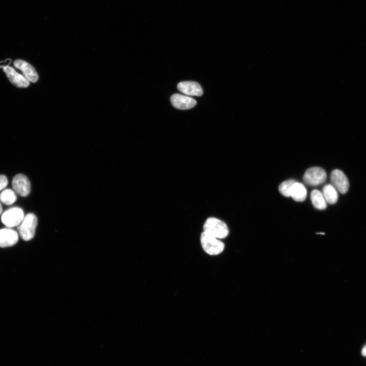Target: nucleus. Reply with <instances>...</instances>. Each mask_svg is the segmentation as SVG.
Wrapping results in <instances>:
<instances>
[{"instance_id": "nucleus-1", "label": "nucleus", "mask_w": 366, "mask_h": 366, "mask_svg": "<svg viewBox=\"0 0 366 366\" xmlns=\"http://www.w3.org/2000/svg\"><path fill=\"white\" fill-rule=\"evenodd\" d=\"M204 232L218 239H223L229 234V229L223 221L215 218H208L204 225Z\"/></svg>"}, {"instance_id": "nucleus-2", "label": "nucleus", "mask_w": 366, "mask_h": 366, "mask_svg": "<svg viewBox=\"0 0 366 366\" xmlns=\"http://www.w3.org/2000/svg\"><path fill=\"white\" fill-rule=\"evenodd\" d=\"M200 242L204 251L210 256L219 255L225 248L224 243L220 239L205 232L201 234Z\"/></svg>"}, {"instance_id": "nucleus-3", "label": "nucleus", "mask_w": 366, "mask_h": 366, "mask_svg": "<svg viewBox=\"0 0 366 366\" xmlns=\"http://www.w3.org/2000/svg\"><path fill=\"white\" fill-rule=\"evenodd\" d=\"M37 225V218L33 213H29L25 217L18 226V230L21 237L24 240H31L35 234Z\"/></svg>"}, {"instance_id": "nucleus-4", "label": "nucleus", "mask_w": 366, "mask_h": 366, "mask_svg": "<svg viewBox=\"0 0 366 366\" xmlns=\"http://www.w3.org/2000/svg\"><path fill=\"white\" fill-rule=\"evenodd\" d=\"M25 217L23 210L18 207L12 208L5 212L2 217L3 223L9 228L19 226Z\"/></svg>"}, {"instance_id": "nucleus-5", "label": "nucleus", "mask_w": 366, "mask_h": 366, "mask_svg": "<svg viewBox=\"0 0 366 366\" xmlns=\"http://www.w3.org/2000/svg\"><path fill=\"white\" fill-rule=\"evenodd\" d=\"M327 179L326 171L319 167L309 169L303 177L304 183L309 186H316L323 184Z\"/></svg>"}, {"instance_id": "nucleus-6", "label": "nucleus", "mask_w": 366, "mask_h": 366, "mask_svg": "<svg viewBox=\"0 0 366 366\" xmlns=\"http://www.w3.org/2000/svg\"><path fill=\"white\" fill-rule=\"evenodd\" d=\"M13 187L16 193L22 197L28 196L31 192V184L28 178L23 174L16 175L13 180Z\"/></svg>"}, {"instance_id": "nucleus-7", "label": "nucleus", "mask_w": 366, "mask_h": 366, "mask_svg": "<svg viewBox=\"0 0 366 366\" xmlns=\"http://www.w3.org/2000/svg\"><path fill=\"white\" fill-rule=\"evenodd\" d=\"M331 180L334 187L342 194L347 192L349 183L344 173L339 170H334L331 175Z\"/></svg>"}, {"instance_id": "nucleus-8", "label": "nucleus", "mask_w": 366, "mask_h": 366, "mask_svg": "<svg viewBox=\"0 0 366 366\" xmlns=\"http://www.w3.org/2000/svg\"><path fill=\"white\" fill-rule=\"evenodd\" d=\"M18 240V233L11 228L8 227L0 230V248L12 247L17 243Z\"/></svg>"}, {"instance_id": "nucleus-9", "label": "nucleus", "mask_w": 366, "mask_h": 366, "mask_svg": "<svg viewBox=\"0 0 366 366\" xmlns=\"http://www.w3.org/2000/svg\"><path fill=\"white\" fill-rule=\"evenodd\" d=\"M171 101L174 107L181 110L191 109L196 105V101L194 99L178 94L172 95Z\"/></svg>"}, {"instance_id": "nucleus-10", "label": "nucleus", "mask_w": 366, "mask_h": 366, "mask_svg": "<svg viewBox=\"0 0 366 366\" xmlns=\"http://www.w3.org/2000/svg\"><path fill=\"white\" fill-rule=\"evenodd\" d=\"M15 67L21 70L25 77L32 83H36L38 80V75L35 68L27 62L22 60H17L14 62Z\"/></svg>"}, {"instance_id": "nucleus-11", "label": "nucleus", "mask_w": 366, "mask_h": 366, "mask_svg": "<svg viewBox=\"0 0 366 366\" xmlns=\"http://www.w3.org/2000/svg\"><path fill=\"white\" fill-rule=\"evenodd\" d=\"M4 71L10 81L18 88H27L29 85V81L24 76L20 74L16 70L10 67L4 68Z\"/></svg>"}, {"instance_id": "nucleus-12", "label": "nucleus", "mask_w": 366, "mask_h": 366, "mask_svg": "<svg viewBox=\"0 0 366 366\" xmlns=\"http://www.w3.org/2000/svg\"><path fill=\"white\" fill-rule=\"evenodd\" d=\"M178 90L182 93L189 96H201L203 90L200 85L194 82H182L178 85Z\"/></svg>"}, {"instance_id": "nucleus-13", "label": "nucleus", "mask_w": 366, "mask_h": 366, "mask_svg": "<svg viewBox=\"0 0 366 366\" xmlns=\"http://www.w3.org/2000/svg\"><path fill=\"white\" fill-rule=\"evenodd\" d=\"M307 195L306 187L302 183L296 182L293 186L291 197L298 202L304 201Z\"/></svg>"}, {"instance_id": "nucleus-14", "label": "nucleus", "mask_w": 366, "mask_h": 366, "mask_svg": "<svg viewBox=\"0 0 366 366\" xmlns=\"http://www.w3.org/2000/svg\"><path fill=\"white\" fill-rule=\"evenodd\" d=\"M311 200L314 207L319 210H323L327 208V202L325 198L320 191L314 190L311 193Z\"/></svg>"}, {"instance_id": "nucleus-15", "label": "nucleus", "mask_w": 366, "mask_h": 366, "mask_svg": "<svg viewBox=\"0 0 366 366\" xmlns=\"http://www.w3.org/2000/svg\"><path fill=\"white\" fill-rule=\"evenodd\" d=\"M322 194L327 203L331 205L336 204L338 199L337 189L332 184H327L323 188Z\"/></svg>"}, {"instance_id": "nucleus-16", "label": "nucleus", "mask_w": 366, "mask_h": 366, "mask_svg": "<svg viewBox=\"0 0 366 366\" xmlns=\"http://www.w3.org/2000/svg\"><path fill=\"white\" fill-rule=\"evenodd\" d=\"M17 199L16 193L12 189L5 190L0 194V201L6 205H13L16 201Z\"/></svg>"}, {"instance_id": "nucleus-17", "label": "nucleus", "mask_w": 366, "mask_h": 366, "mask_svg": "<svg viewBox=\"0 0 366 366\" xmlns=\"http://www.w3.org/2000/svg\"><path fill=\"white\" fill-rule=\"evenodd\" d=\"M296 182V181L293 180H290L283 182L279 187V192L286 197H291L293 186Z\"/></svg>"}, {"instance_id": "nucleus-18", "label": "nucleus", "mask_w": 366, "mask_h": 366, "mask_svg": "<svg viewBox=\"0 0 366 366\" xmlns=\"http://www.w3.org/2000/svg\"><path fill=\"white\" fill-rule=\"evenodd\" d=\"M8 185L7 177L4 175H0V191L4 190Z\"/></svg>"}, {"instance_id": "nucleus-19", "label": "nucleus", "mask_w": 366, "mask_h": 366, "mask_svg": "<svg viewBox=\"0 0 366 366\" xmlns=\"http://www.w3.org/2000/svg\"><path fill=\"white\" fill-rule=\"evenodd\" d=\"M361 354L363 356H366V345L362 348Z\"/></svg>"}, {"instance_id": "nucleus-20", "label": "nucleus", "mask_w": 366, "mask_h": 366, "mask_svg": "<svg viewBox=\"0 0 366 366\" xmlns=\"http://www.w3.org/2000/svg\"><path fill=\"white\" fill-rule=\"evenodd\" d=\"M3 212V206H2V204H0V215H1L2 214Z\"/></svg>"}]
</instances>
